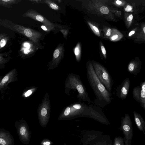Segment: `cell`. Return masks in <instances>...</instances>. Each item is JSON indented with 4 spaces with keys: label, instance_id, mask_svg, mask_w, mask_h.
<instances>
[{
    "label": "cell",
    "instance_id": "1",
    "mask_svg": "<svg viewBox=\"0 0 145 145\" xmlns=\"http://www.w3.org/2000/svg\"><path fill=\"white\" fill-rule=\"evenodd\" d=\"M80 117L92 118L103 124H110L101 108L92 104L87 105L80 101L64 107L58 120H69Z\"/></svg>",
    "mask_w": 145,
    "mask_h": 145
},
{
    "label": "cell",
    "instance_id": "2",
    "mask_svg": "<svg viewBox=\"0 0 145 145\" xmlns=\"http://www.w3.org/2000/svg\"><path fill=\"white\" fill-rule=\"evenodd\" d=\"M86 72L88 81L96 96L93 103L94 105L103 108L111 103L113 99L112 93L107 90L98 79L92 63H87Z\"/></svg>",
    "mask_w": 145,
    "mask_h": 145
},
{
    "label": "cell",
    "instance_id": "3",
    "mask_svg": "<svg viewBox=\"0 0 145 145\" xmlns=\"http://www.w3.org/2000/svg\"><path fill=\"white\" fill-rule=\"evenodd\" d=\"M65 92L70 95V91L77 90L78 100L88 102L90 105L91 102L86 89L83 84L79 75L72 73H69L67 77L65 83Z\"/></svg>",
    "mask_w": 145,
    "mask_h": 145
},
{
    "label": "cell",
    "instance_id": "4",
    "mask_svg": "<svg viewBox=\"0 0 145 145\" xmlns=\"http://www.w3.org/2000/svg\"><path fill=\"white\" fill-rule=\"evenodd\" d=\"M0 25L22 34L34 42H37L41 36V34L38 31L6 19H0Z\"/></svg>",
    "mask_w": 145,
    "mask_h": 145
},
{
    "label": "cell",
    "instance_id": "5",
    "mask_svg": "<svg viewBox=\"0 0 145 145\" xmlns=\"http://www.w3.org/2000/svg\"><path fill=\"white\" fill-rule=\"evenodd\" d=\"M51 111L49 95L46 92L41 102L39 104L37 110L38 119L41 127L44 128L47 125L50 120Z\"/></svg>",
    "mask_w": 145,
    "mask_h": 145
},
{
    "label": "cell",
    "instance_id": "6",
    "mask_svg": "<svg viewBox=\"0 0 145 145\" xmlns=\"http://www.w3.org/2000/svg\"><path fill=\"white\" fill-rule=\"evenodd\" d=\"M95 72L100 82L107 90L111 92L113 81L107 69L100 63L94 61L92 63Z\"/></svg>",
    "mask_w": 145,
    "mask_h": 145
},
{
    "label": "cell",
    "instance_id": "7",
    "mask_svg": "<svg viewBox=\"0 0 145 145\" xmlns=\"http://www.w3.org/2000/svg\"><path fill=\"white\" fill-rule=\"evenodd\" d=\"M14 125L20 140L24 144H28L30 141L31 132L26 121L22 119L16 121Z\"/></svg>",
    "mask_w": 145,
    "mask_h": 145
},
{
    "label": "cell",
    "instance_id": "8",
    "mask_svg": "<svg viewBox=\"0 0 145 145\" xmlns=\"http://www.w3.org/2000/svg\"><path fill=\"white\" fill-rule=\"evenodd\" d=\"M120 129L124 135L125 143H131L133 136V128L129 114H125L124 116L121 117Z\"/></svg>",
    "mask_w": 145,
    "mask_h": 145
},
{
    "label": "cell",
    "instance_id": "9",
    "mask_svg": "<svg viewBox=\"0 0 145 145\" xmlns=\"http://www.w3.org/2000/svg\"><path fill=\"white\" fill-rule=\"evenodd\" d=\"M24 17H29L35 20L42 23L50 31L54 28V25L49 20L36 11L30 9L27 11L22 15Z\"/></svg>",
    "mask_w": 145,
    "mask_h": 145
},
{
    "label": "cell",
    "instance_id": "10",
    "mask_svg": "<svg viewBox=\"0 0 145 145\" xmlns=\"http://www.w3.org/2000/svg\"><path fill=\"white\" fill-rule=\"evenodd\" d=\"M133 97L139 103L140 106L145 110V81L141 82L140 86L135 87L132 91Z\"/></svg>",
    "mask_w": 145,
    "mask_h": 145
},
{
    "label": "cell",
    "instance_id": "11",
    "mask_svg": "<svg viewBox=\"0 0 145 145\" xmlns=\"http://www.w3.org/2000/svg\"><path fill=\"white\" fill-rule=\"evenodd\" d=\"M64 50L62 46H59L55 50L52 60L48 63V70L56 68L61 62L64 56Z\"/></svg>",
    "mask_w": 145,
    "mask_h": 145
},
{
    "label": "cell",
    "instance_id": "12",
    "mask_svg": "<svg viewBox=\"0 0 145 145\" xmlns=\"http://www.w3.org/2000/svg\"><path fill=\"white\" fill-rule=\"evenodd\" d=\"M17 75L16 69H12L6 74L0 82V91L2 92L7 89L8 84L16 81Z\"/></svg>",
    "mask_w": 145,
    "mask_h": 145
},
{
    "label": "cell",
    "instance_id": "13",
    "mask_svg": "<svg viewBox=\"0 0 145 145\" xmlns=\"http://www.w3.org/2000/svg\"><path fill=\"white\" fill-rule=\"evenodd\" d=\"M130 81L129 78L125 79L121 84L118 86L115 90L116 96L122 100L127 97L129 90Z\"/></svg>",
    "mask_w": 145,
    "mask_h": 145
},
{
    "label": "cell",
    "instance_id": "14",
    "mask_svg": "<svg viewBox=\"0 0 145 145\" xmlns=\"http://www.w3.org/2000/svg\"><path fill=\"white\" fill-rule=\"evenodd\" d=\"M13 137L8 131L0 128V145H14Z\"/></svg>",
    "mask_w": 145,
    "mask_h": 145
},
{
    "label": "cell",
    "instance_id": "15",
    "mask_svg": "<svg viewBox=\"0 0 145 145\" xmlns=\"http://www.w3.org/2000/svg\"><path fill=\"white\" fill-rule=\"evenodd\" d=\"M102 135V133L99 131H87L83 135L81 140L83 145L89 144L91 141Z\"/></svg>",
    "mask_w": 145,
    "mask_h": 145
},
{
    "label": "cell",
    "instance_id": "16",
    "mask_svg": "<svg viewBox=\"0 0 145 145\" xmlns=\"http://www.w3.org/2000/svg\"><path fill=\"white\" fill-rule=\"evenodd\" d=\"M135 122L138 129L145 134V122L141 115L135 111L133 112Z\"/></svg>",
    "mask_w": 145,
    "mask_h": 145
},
{
    "label": "cell",
    "instance_id": "17",
    "mask_svg": "<svg viewBox=\"0 0 145 145\" xmlns=\"http://www.w3.org/2000/svg\"><path fill=\"white\" fill-rule=\"evenodd\" d=\"M141 64L138 61H132L128 64L127 71L130 73L136 76L140 72Z\"/></svg>",
    "mask_w": 145,
    "mask_h": 145
},
{
    "label": "cell",
    "instance_id": "18",
    "mask_svg": "<svg viewBox=\"0 0 145 145\" xmlns=\"http://www.w3.org/2000/svg\"><path fill=\"white\" fill-rule=\"evenodd\" d=\"M111 140L108 136H99L91 141L90 145H108Z\"/></svg>",
    "mask_w": 145,
    "mask_h": 145
},
{
    "label": "cell",
    "instance_id": "19",
    "mask_svg": "<svg viewBox=\"0 0 145 145\" xmlns=\"http://www.w3.org/2000/svg\"><path fill=\"white\" fill-rule=\"evenodd\" d=\"M21 1V0H0V5L11 8L13 5L19 3Z\"/></svg>",
    "mask_w": 145,
    "mask_h": 145
},
{
    "label": "cell",
    "instance_id": "20",
    "mask_svg": "<svg viewBox=\"0 0 145 145\" xmlns=\"http://www.w3.org/2000/svg\"><path fill=\"white\" fill-rule=\"evenodd\" d=\"M38 87L31 86L26 88L22 94V97L26 98L30 96L37 90Z\"/></svg>",
    "mask_w": 145,
    "mask_h": 145
},
{
    "label": "cell",
    "instance_id": "21",
    "mask_svg": "<svg viewBox=\"0 0 145 145\" xmlns=\"http://www.w3.org/2000/svg\"><path fill=\"white\" fill-rule=\"evenodd\" d=\"M9 57H5V54H0V69L4 68L5 65L7 63L9 60Z\"/></svg>",
    "mask_w": 145,
    "mask_h": 145
},
{
    "label": "cell",
    "instance_id": "22",
    "mask_svg": "<svg viewBox=\"0 0 145 145\" xmlns=\"http://www.w3.org/2000/svg\"><path fill=\"white\" fill-rule=\"evenodd\" d=\"M74 53L76 61H80L81 58V48L79 43H78L74 49Z\"/></svg>",
    "mask_w": 145,
    "mask_h": 145
},
{
    "label": "cell",
    "instance_id": "23",
    "mask_svg": "<svg viewBox=\"0 0 145 145\" xmlns=\"http://www.w3.org/2000/svg\"><path fill=\"white\" fill-rule=\"evenodd\" d=\"M114 145H125L124 139L120 136L115 137L114 140Z\"/></svg>",
    "mask_w": 145,
    "mask_h": 145
},
{
    "label": "cell",
    "instance_id": "24",
    "mask_svg": "<svg viewBox=\"0 0 145 145\" xmlns=\"http://www.w3.org/2000/svg\"><path fill=\"white\" fill-rule=\"evenodd\" d=\"M45 1L52 9L56 10H59V6L52 1L50 0H46Z\"/></svg>",
    "mask_w": 145,
    "mask_h": 145
},
{
    "label": "cell",
    "instance_id": "25",
    "mask_svg": "<svg viewBox=\"0 0 145 145\" xmlns=\"http://www.w3.org/2000/svg\"><path fill=\"white\" fill-rule=\"evenodd\" d=\"M8 37L5 36L0 40V49L3 48L6 44L8 40Z\"/></svg>",
    "mask_w": 145,
    "mask_h": 145
},
{
    "label": "cell",
    "instance_id": "26",
    "mask_svg": "<svg viewBox=\"0 0 145 145\" xmlns=\"http://www.w3.org/2000/svg\"><path fill=\"white\" fill-rule=\"evenodd\" d=\"M54 143L50 140L46 138L42 139L40 143V145H52Z\"/></svg>",
    "mask_w": 145,
    "mask_h": 145
},
{
    "label": "cell",
    "instance_id": "27",
    "mask_svg": "<svg viewBox=\"0 0 145 145\" xmlns=\"http://www.w3.org/2000/svg\"><path fill=\"white\" fill-rule=\"evenodd\" d=\"M90 27L93 30V31L97 35L99 36L100 33L99 31L98 28L96 26H94L91 24L89 22H88Z\"/></svg>",
    "mask_w": 145,
    "mask_h": 145
},
{
    "label": "cell",
    "instance_id": "28",
    "mask_svg": "<svg viewBox=\"0 0 145 145\" xmlns=\"http://www.w3.org/2000/svg\"><path fill=\"white\" fill-rule=\"evenodd\" d=\"M100 11L103 14H107L108 13L109 10L108 8L105 6H102L100 8Z\"/></svg>",
    "mask_w": 145,
    "mask_h": 145
},
{
    "label": "cell",
    "instance_id": "29",
    "mask_svg": "<svg viewBox=\"0 0 145 145\" xmlns=\"http://www.w3.org/2000/svg\"><path fill=\"white\" fill-rule=\"evenodd\" d=\"M25 48L23 50V52L25 54H29L31 51V49L30 47H25Z\"/></svg>",
    "mask_w": 145,
    "mask_h": 145
},
{
    "label": "cell",
    "instance_id": "30",
    "mask_svg": "<svg viewBox=\"0 0 145 145\" xmlns=\"http://www.w3.org/2000/svg\"><path fill=\"white\" fill-rule=\"evenodd\" d=\"M133 8L132 6L128 5L125 8V10L126 12H131L133 10Z\"/></svg>",
    "mask_w": 145,
    "mask_h": 145
},
{
    "label": "cell",
    "instance_id": "31",
    "mask_svg": "<svg viewBox=\"0 0 145 145\" xmlns=\"http://www.w3.org/2000/svg\"><path fill=\"white\" fill-rule=\"evenodd\" d=\"M101 49L103 54L104 55H105L106 54V50L105 47L103 46H102Z\"/></svg>",
    "mask_w": 145,
    "mask_h": 145
},
{
    "label": "cell",
    "instance_id": "32",
    "mask_svg": "<svg viewBox=\"0 0 145 145\" xmlns=\"http://www.w3.org/2000/svg\"><path fill=\"white\" fill-rule=\"evenodd\" d=\"M112 33V30L111 29H108L107 31L106 35L107 36H109Z\"/></svg>",
    "mask_w": 145,
    "mask_h": 145
},
{
    "label": "cell",
    "instance_id": "33",
    "mask_svg": "<svg viewBox=\"0 0 145 145\" xmlns=\"http://www.w3.org/2000/svg\"><path fill=\"white\" fill-rule=\"evenodd\" d=\"M133 18V16L132 14H131L129 15L127 18V20L128 21H130L132 20Z\"/></svg>",
    "mask_w": 145,
    "mask_h": 145
},
{
    "label": "cell",
    "instance_id": "34",
    "mask_svg": "<svg viewBox=\"0 0 145 145\" xmlns=\"http://www.w3.org/2000/svg\"><path fill=\"white\" fill-rule=\"evenodd\" d=\"M118 35L116 34L113 35L111 37V39L112 40H114L118 38Z\"/></svg>",
    "mask_w": 145,
    "mask_h": 145
},
{
    "label": "cell",
    "instance_id": "35",
    "mask_svg": "<svg viewBox=\"0 0 145 145\" xmlns=\"http://www.w3.org/2000/svg\"><path fill=\"white\" fill-rule=\"evenodd\" d=\"M41 28L44 31H49L48 29L46 28V27L45 25H42L41 26Z\"/></svg>",
    "mask_w": 145,
    "mask_h": 145
},
{
    "label": "cell",
    "instance_id": "36",
    "mask_svg": "<svg viewBox=\"0 0 145 145\" xmlns=\"http://www.w3.org/2000/svg\"><path fill=\"white\" fill-rule=\"evenodd\" d=\"M5 36V33H2L0 34V40L3 37Z\"/></svg>",
    "mask_w": 145,
    "mask_h": 145
},
{
    "label": "cell",
    "instance_id": "37",
    "mask_svg": "<svg viewBox=\"0 0 145 145\" xmlns=\"http://www.w3.org/2000/svg\"><path fill=\"white\" fill-rule=\"evenodd\" d=\"M135 32L134 31H132L130 32V33L129 34V36H131L133 34H134Z\"/></svg>",
    "mask_w": 145,
    "mask_h": 145
},
{
    "label": "cell",
    "instance_id": "38",
    "mask_svg": "<svg viewBox=\"0 0 145 145\" xmlns=\"http://www.w3.org/2000/svg\"><path fill=\"white\" fill-rule=\"evenodd\" d=\"M116 3L117 4L119 5H121L122 3V2L121 1L119 0H117L116 1Z\"/></svg>",
    "mask_w": 145,
    "mask_h": 145
},
{
    "label": "cell",
    "instance_id": "39",
    "mask_svg": "<svg viewBox=\"0 0 145 145\" xmlns=\"http://www.w3.org/2000/svg\"><path fill=\"white\" fill-rule=\"evenodd\" d=\"M125 145H131V143H125Z\"/></svg>",
    "mask_w": 145,
    "mask_h": 145
},
{
    "label": "cell",
    "instance_id": "40",
    "mask_svg": "<svg viewBox=\"0 0 145 145\" xmlns=\"http://www.w3.org/2000/svg\"><path fill=\"white\" fill-rule=\"evenodd\" d=\"M108 145H112V141L111 140L110 143H109Z\"/></svg>",
    "mask_w": 145,
    "mask_h": 145
},
{
    "label": "cell",
    "instance_id": "41",
    "mask_svg": "<svg viewBox=\"0 0 145 145\" xmlns=\"http://www.w3.org/2000/svg\"><path fill=\"white\" fill-rule=\"evenodd\" d=\"M143 31L144 33H145V27H144L143 28Z\"/></svg>",
    "mask_w": 145,
    "mask_h": 145
},
{
    "label": "cell",
    "instance_id": "42",
    "mask_svg": "<svg viewBox=\"0 0 145 145\" xmlns=\"http://www.w3.org/2000/svg\"><path fill=\"white\" fill-rule=\"evenodd\" d=\"M2 78V77L1 76H0V82L2 79V78Z\"/></svg>",
    "mask_w": 145,
    "mask_h": 145
},
{
    "label": "cell",
    "instance_id": "43",
    "mask_svg": "<svg viewBox=\"0 0 145 145\" xmlns=\"http://www.w3.org/2000/svg\"><path fill=\"white\" fill-rule=\"evenodd\" d=\"M64 145H67L66 144L65 142L64 143Z\"/></svg>",
    "mask_w": 145,
    "mask_h": 145
}]
</instances>
